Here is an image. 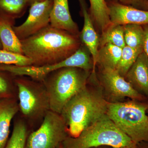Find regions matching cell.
Returning <instances> with one entry per match:
<instances>
[{
  "mask_svg": "<svg viewBox=\"0 0 148 148\" xmlns=\"http://www.w3.org/2000/svg\"><path fill=\"white\" fill-rule=\"evenodd\" d=\"M21 41L23 55L32 66L59 63L75 53L82 42L79 36L50 24L36 34Z\"/></svg>",
  "mask_w": 148,
  "mask_h": 148,
  "instance_id": "obj_1",
  "label": "cell"
},
{
  "mask_svg": "<svg viewBox=\"0 0 148 148\" xmlns=\"http://www.w3.org/2000/svg\"><path fill=\"white\" fill-rule=\"evenodd\" d=\"M108 103L102 89L87 85L66 103L60 114L69 136L77 137L84 130L107 114Z\"/></svg>",
  "mask_w": 148,
  "mask_h": 148,
  "instance_id": "obj_2",
  "label": "cell"
},
{
  "mask_svg": "<svg viewBox=\"0 0 148 148\" xmlns=\"http://www.w3.org/2000/svg\"><path fill=\"white\" fill-rule=\"evenodd\" d=\"M18 115L31 131L37 129L51 110L47 91L42 82L25 76H15Z\"/></svg>",
  "mask_w": 148,
  "mask_h": 148,
  "instance_id": "obj_3",
  "label": "cell"
},
{
  "mask_svg": "<svg viewBox=\"0 0 148 148\" xmlns=\"http://www.w3.org/2000/svg\"><path fill=\"white\" fill-rule=\"evenodd\" d=\"M90 72L80 68L67 67L48 75L42 82L47 92L51 110L61 114L66 103L86 87Z\"/></svg>",
  "mask_w": 148,
  "mask_h": 148,
  "instance_id": "obj_4",
  "label": "cell"
},
{
  "mask_svg": "<svg viewBox=\"0 0 148 148\" xmlns=\"http://www.w3.org/2000/svg\"><path fill=\"white\" fill-rule=\"evenodd\" d=\"M148 101L110 103L107 114L116 127L138 144L148 142Z\"/></svg>",
  "mask_w": 148,
  "mask_h": 148,
  "instance_id": "obj_5",
  "label": "cell"
},
{
  "mask_svg": "<svg viewBox=\"0 0 148 148\" xmlns=\"http://www.w3.org/2000/svg\"><path fill=\"white\" fill-rule=\"evenodd\" d=\"M133 143L106 114L84 130L77 137H67L62 144L64 148H91L104 146L119 148Z\"/></svg>",
  "mask_w": 148,
  "mask_h": 148,
  "instance_id": "obj_6",
  "label": "cell"
},
{
  "mask_svg": "<svg viewBox=\"0 0 148 148\" xmlns=\"http://www.w3.org/2000/svg\"><path fill=\"white\" fill-rule=\"evenodd\" d=\"M90 55L89 51L82 44L73 55L59 63L40 66L0 64V71L9 72L14 76H25L42 82L48 75L61 68L75 67L90 72L93 68L92 59Z\"/></svg>",
  "mask_w": 148,
  "mask_h": 148,
  "instance_id": "obj_7",
  "label": "cell"
},
{
  "mask_svg": "<svg viewBox=\"0 0 148 148\" xmlns=\"http://www.w3.org/2000/svg\"><path fill=\"white\" fill-rule=\"evenodd\" d=\"M69 136L61 114L50 110L39 127L29 133L25 148H56Z\"/></svg>",
  "mask_w": 148,
  "mask_h": 148,
  "instance_id": "obj_8",
  "label": "cell"
},
{
  "mask_svg": "<svg viewBox=\"0 0 148 148\" xmlns=\"http://www.w3.org/2000/svg\"><path fill=\"white\" fill-rule=\"evenodd\" d=\"M100 79L103 93L106 98H109L110 103L121 102L125 98L148 101L145 96L135 90L116 69L101 68Z\"/></svg>",
  "mask_w": 148,
  "mask_h": 148,
  "instance_id": "obj_9",
  "label": "cell"
},
{
  "mask_svg": "<svg viewBox=\"0 0 148 148\" xmlns=\"http://www.w3.org/2000/svg\"><path fill=\"white\" fill-rule=\"evenodd\" d=\"M53 0L34 1L30 5L29 16L23 24L14 26V31L20 40L36 34L50 24Z\"/></svg>",
  "mask_w": 148,
  "mask_h": 148,
  "instance_id": "obj_10",
  "label": "cell"
},
{
  "mask_svg": "<svg viewBox=\"0 0 148 148\" xmlns=\"http://www.w3.org/2000/svg\"><path fill=\"white\" fill-rule=\"evenodd\" d=\"M107 4L112 24L122 26L148 25V10L140 9L117 2L111 1Z\"/></svg>",
  "mask_w": 148,
  "mask_h": 148,
  "instance_id": "obj_11",
  "label": "cell"
},
{
  "mask_svg": "<svg viewBox=\"0 0 148 148\" xmlns=\"http://www.w3.org/2000/svg\"><path fill=\"white\" fill-rule=\"evenodd\" d=\"M78 1L84 20L83 28L80 34L79 38L83 44L86 47L91 54L93 63L92 73H95L99 50V39L93 26L92 19L88 10L85 1Z\"/></svg>",
  "mask_w": 148,
  "mask_h": 148,
  "instance_id": "obj_12",
  "label": "cell"
},
{
  "mask_svg": "<svg viewBox=\"0 0 148 148\" xmlns=\"http://www.w3.org/2000/svg\"><path fill=\"white\" fill-rule=\"evenodd\" d=\"M132 87L148 100V57L140 53L124 77Z\"/></svg>",
  "mask_w": 148,
  "mask_h": 148,
  "instance_id": "obj_13",
  "label": "cell"
},
{
  "mask_svg": "<svg viewBox=\"0 0 148 148\" xmlns=\"http://www.w3.org/2000/svg\"><path fill=\"white\" fill-rule=\"evenodd\" d=\"M53 2L50 14L51 26L79 36L78 27L70 13L68 0H53Z\"/></svg>",
  "mask_w": 148,
  "mask_h": 148,
  "instance_id": "obj_14",
  "label": "cell"
},
{
  "mask_svg": "<svg viewBox=\"0 0 148 148\" xmlns=\"http://www.w3.org/2000/svg\"><path fill=\"white\" fill-rule=\"evenodd\" d=\"M19 111L17 98L0 100V148H4L9 139L11 123Z\"/></svg>",
  "mask_w": 148,
  "mask_h": 148,
  "instance_id": "obj_15",
  "label": "cell"
},
{
  "mask_svg": "<svg viewBox=\"0 0 148 148\" xmlns=\"http://www.w3.org/2000/svg\"><path fill=\"white\" fill-rule=\"evenodd\" d=\"M15 20L0 15V41L2 49L23 54L21 41L13 30Z\"/></svg>",
  "mask_w": 148,
  "mask_h": 148,
  "instance_id": "obj_16",
  "label": "cell"
},
{
  "mask_svg": "<svg viewBox=\"0 0 148 148\" xmlns=\"http://www.w3.org/2000/svg\"><path fill=\"white\" fill-rule=\"evenodd\" d=\"M89 1L90 16L102 34L112 24L108 4L105 0H89Z\"/></svg>",
  "mask_w": 148,
  "mask_h": 148,
  "instance_id": "obj_17",
  "label": "cell"
},
{
  "mask_svg": "<svg viewBox=\"0 0 148 148\" xmlns=\"http://www.w3.org/2000/svg\"><path fill=\"white\" fill-rule=\"evenodd\" d=\"M122 48L111 44L100 47L98 50L97 64L101 68L116 69L121 57Z\"/></svg>",
  "mask_w": 148,
  "mask_h": 148,
  "instance_id": "obj_18",
  "label": "cell"
},
{
  "mask_svg": "<svg viewBox=\"0 0 148 148\" xmlns=\"http://www.w3.org/2000/svg\"><path fill=\"white\" fill-rule=\"evenodd\" d=\"M31 132L24 120L19 115L15 116L12 133L4 148H25L27 138Z\"/></svg>",
  "mask_w": 148,
  "mask_h": 148,
  "instance_id": "obj_19",
  "label": "cell"
},
{
  "mask_svg": "<svg viewBox=\"0 0 148 148\" xmlns=\"http://www.w3.org/2000/svg\"><path fill=\"white\" fill-rule=\"evenodd\" d=\"M33 0H0V15L14 19L24 15Z\"/></svg>",
  "mask_w": 148,
  "mask_h": 148,
  "instance_id": "obj_20",
  "label": "cell"
},
{
  "mask_svg": "<svg viewBox=\"0 0 148 148\" xmlns=\"http://www.w3.org/2000/svg\"><path fill=\"white\" fill-rule=\"evenodd\" d=\"M125 45L134 49H143L145 32L143 26L127 24L123 26Z\"/></svg>",
  "mask_w": 148,
  "mask_h": 148,
  "instance_id": "obj_21",
  "label": "cell"
},
{
  "mask_svg": "<svg viewBox=\"0 0 148 148\" xmlns=\"http://www.w3.org/2000/svg\"><path fill=\"white\" fill-rule=\"evenodd\" d=\"M106 44H111L121 48L125 46L123 26L112 24L102 33L99 39V47Z\"/></svg>",
  "mask_w": 148,
  "mask_h": 148,
  "instance_id": "obj_22",
  "label": "cell"
},
{
  "mask_svg": "<svg viewBox=\"0 0 148 148\" xmlns=\"http://www.w3.org/2000/svg\"><path fill=\"white\" fill-rule=\"evenodd\" d=\"M143 51V49L132 48L125 45L122 48L121 57L116 70L123 77H125L138 56Z\"/></svg>",
  "mask_w": 148,
  "mask_h": 148,
  "instance_id": "obj_23",
  "label": "cell"
},
{
  "mask_svg": "<svg viewBox=\"0 0 148 148\" xmlns=\"http://www.w3.org/2000/svg\"><path fill=\"white\" fill-rule=\"evenodd\" d=\"M15 76L5 71H0V100L17 98Z\"/></svg>",
  "mask_w": 148,
  "mask_h": 148,
  "instance_id": "obj_24",
  "label": "cell"
},
{
  "mask_svg": "<svg viewBox=\"0 0 148 148\" xmlns=\"http://www.w3.org/2000/svg\"><path fill=\"white\" fill-rule=\"evenodd\" d=\"M0 64L17 66H32L31 59L23 54L0 49Z\"/></svg>",
  "mask_w": 148,
  "mask_h": 148,
  "instance_id": "obj_25",
  "label": "cell"
},
{
  "mask_svg": "<svg viewBox=\"0 0 148 148\" xmlns=\"http://www.w3.org/2000/svg\"><path fill=\"white\" fill-rule=\"evenodd\" d=\"M120 3L140 9L148 10V1L147 0H118Z\"/></svg>",
  "mask_w": 148,
  "mask_h": 148,
  "instance_id": "obj_26",
  "label": "cell"
},
{
  "mask_svg": "<svg viewBox=\"0 0 148 148\" xmlns=\"http://www.w3.org/2000/svg\"><path fill=\"white\" fill-rule=\"evenodd\" d=\"M143 26L145 32L143 50L148 57V25H144Z\"/></svg>",
  "mask_w": 148,
  "mask_h": 148,
  "instance_id": "obj_27",
  "label": "cell"
},
{
  "mask_svg": "<svg viewBox=\"0 0 148 148\" xmlns=\"http://www.w3.org/2000/svg\"><path fill=\"white\" fill-rule=\"evenodd\" d=\"M138 148H148V142H143L137 144Z\"/></svg>",
  "mask_w": 148,
  "mask_h": 148,
  "instance_id": "obj_28",
  "label": "cell"
},
{
  "mask_svg": "<svg viewBox=\"0 0 148 148\" xmlns=\"http://www.w3.org/2000/svg\"><path fill=\"white\" fill-rule=\"evenodd\" d=\"M119 148H138V147H137V144L133 143L128 145L124 146Z\"/></svg>",
  "mask_w": 148,
  "mask_h": 148,
  "instance_id": "obj_29",
  "label": "cell"
},
{
  "mask_svg": "<svg viewBox=\"0 0 148 148\" xmlns=\"http://www.w3.org/2000/svg\"><path fill=\"white\" fill-rule=\"evenodd\" d=\"M91 148H112L111 147H109V146H101V147H94Z\"/></svg>",
  "mask_w": 148,
  "mask_h": 148,
  "instance_id": "obj_30",
  "label": "cell"
},
{
  "mask_svg": "<svg viewBox=\"0 0 148 148\" xmlns=\"http://www.w3.org/2000/svg\"><path fill=\"white\" fill-rule=\"evenodd\" d=\"M56 148H64L62 143H61V144H59Z\"/></svg>",
  "mask_w": 148,
  "mask_h": 148,
  "instance_id": "obj_31",
  "label": "cell"
},
{
  "mask_svg": "<svg viewBox=\"0 0 148 148\" xmlns=\"http://www.w3.org/2000/svg\"><path fill=\"white\" fill-rule=\"evenodd\" d=\"M45 1V0H33V2L34 1H38V2H42L43 1Z\"/></svg>",
  "mask_w": 148,
  "mask_h": 148,
  "instance_id": "obj_32",
  "label": "cell"
},
{
  "mask_svg": "<svg viewBox=\"0 0 148 148\" xmlns=\"http://www.w3.org/2000/svg\"><path fill=\"white\" fill-rule=\"evenodd\" d=\"M0 49H2V46L1 43V41H0Z\"/></svg>",
  "mask_w": 148,
  "mask_h": 148,
  "instance_id": "obj_33",
  "label": "cell"
},
{
  "mask_svg": "<svg viewBox=\"0 0 148 148\" xmlns=\"http://www.w3.org/2000/svg\"><path fill=\"white\" fill-rule=\"evenodd\" d=\"M147 1H148V0H147Z\"/></svg>",
  "mask_w": 148,
  "mask_h": 148,
  "instance_id": "obj_34",
  "label": "cell"
},
{
  "mask_svg": "<svg viewBox=\"0 0 148 148\" xmlns=\"http://www.w3.org/2000/svg\"></svg>",
  "mask_w": 148,
  "mask_h": 148,
  "instance_id": "obj_35",
  "label": "cell"
}]
</instances>
